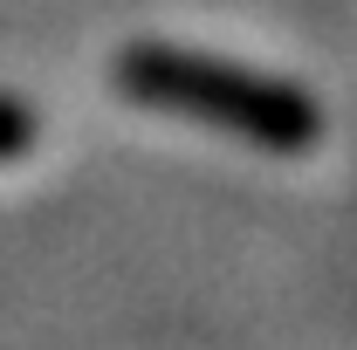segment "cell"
I'll return each mask as SVG.
<instances>
[{
  "label": "cell",
  "instance_id": "7a4b0ae2",
  "mask_svg": "<svg viewBox=\"0 0 357 350\" xmlns=\"http://www.w3.org/2000/svg\"><path fill=\"white\" fill-rule=\"evenodd\" d=\"M28 144H35V117H28V103L0 96V158H21Z\"/></svg>",
  "mask_w": 357,
  "mask_h": 350
},
{
  "label": "cell",
  "instance_id": "6da1fadb",
  "mask_svg": "<svg viewBox=\"0 0 357 350\" xmlns=\"http://www.w3.org/2000/svg\"><path fill=\"white\" fill-rule=\"evenodd\" d=\"M110 76L144 110L213 124V131L261 144V151H310L323 137L316 96H303L296 83H275V76H255V69H234L220 55H192L172 42H131Z\"/></svg>",
  "mask_w": 357,
  "mask_h": 350
}]
</instances>
